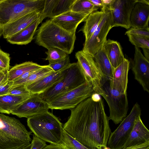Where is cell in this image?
Segmentation results:
<instances>
[{
	"instance_id": "6da1fadb",
	"label": "cell",
	"mask_w": 149,
	"mask_h": 149,
	"mask_svg": "<svg viewBox=\"0 0 149 149\" xmlns=\"http://www.w3.org/2000/svg\"><path fill=\"white\" fill-rule=\"evenodd\" d=\"M70 110L63 130L88 149H108L111 132L100 95L95 93Z\"/></svg>"
},
{
	"instance_id": "7a4b0ae2",
	"label": "cell",
	"mask_w": 149,
	"mask_h": 149,
	"mask_svg": "<svg viewBox=\"0 0 149 149\" xmlns=\"http://www.w3.org/2000/svg\"><path fill=\"white\" fill-rule=\"evenodd\" d=\"M36 33V42L47 49L57 48L68 54L74 49L76 39L75 33L66 31L50 19L42 24Z\"/></svg>"
},
{
	"instance_id": "3957f363",
	"label": "cell",
	"mask_w": 149,
	"mask_h": 149,
	"mask_svg": "<svg viewBox=\"0 0 149 149\" xmlns=\"http://www.w3.org/2000/svg\"><path fill=\"white\" fill-rule=\"evenodd\" d=\"M31 133L19 120L0 113V149H21L29 145Z\"/></svg>"
},
{
	"instance_id": "277c9868",
	"label": "cell",
	"mask_w": 149,
	"mask_h": 149,
	"mask_svg": "<svg viewBox=\"0 0 149 149\" xmlns=\"http://www.w3.org/2000/svg\"><path fill=\"white\" fill-rule=\"evenodd\" d=\"M28 126L37 137L50 144L62 146L63 126L58 119L48 111L27 118Z\"/></svg>"
},
{
	"instance_id": "5b68a950",
	"label": "cell",
	"mask_w": 149,
	"mask_h": 149,
	"mask_svg": "<svg viewBox=\"0 0 149 149\" xmlns=\"http://www.w3.org/2000/svg\"><path fill=\"white\" fill-rule=\"evenodd\" d=\"M86 81L78 63H70L64 68L62 78L39 95L47 103L55 98L79 87Z\"/></svg>"
},
{
	"instance_id": "8992f818",
	"label": "cell",
	"mask_w": 149,
	"mask_h": 149,
	"mask_svg": "<svg viewBox=\"0 0 149 149\" xmlns=\"http://www.w3.org/2000/svg\"><path fill=\"white\" fill-rule=\"evenodd\" d=\"M45 1L0 0V31L6 25L27 14L35 11L41 13Z\"/></svg>"
},
{
	"instance_id": "52a82bcc",
	"label": "cell",
	"mask_w": 149,
	"mask_h": 149,
	"mask_svg": "<svg viewBox=\"0 0 149 149\" xmlns=\"http://www.w3.org/2000/svg\"><path fill=\"white\" fill-rule=\"evenodd\" d=\"M95 93L92 84L87 81L79 87L55 98L47 103L49 109L71 110Z\"/></svg>"
},
{
	"instance_id": "ba28073f",
	"label": "cell",
	"mask_w": 149,
	"mask_h": 149,
	"mask_svg": "<svg viewBox=\"0 0 149 149\" xmlns=\"http://www.w3.org/2000/svg\"><path fill=\"white\" fill-rule=\"evenodd\" d=\"M101 8L104 11L102 19L91 37L85 41L82 50L93 57L102 48L109 32L113 27L110 6H105Z\"/></svg>"
},
{
	"instance_id": "9c48e42d",
	"label": "cell",
	"mask_w": 149,
	"mask_h": 149,
	"mask_svg": "<svg viewBox=\"0 0 149 149\" xmlns=\"http://www.w3.org/2000/svg\"><path fill=\"white\" fill-rule=\"evenodd\" d=\"M104 93L102 95L107 102L109 108V120L118 124L126 117L128 107L127 94L120 93L112 89L109 81H105L102 85Z\"/></svg>"
},
{
	"instance_id": "30bf717a",
	"label": "cell",
	"mask_w": 149,
	"mask_h": 149,
	"mask_svg": "<svg viewBox=\"0 0 149 149\" xmlns=\"http://www.w3.org/2000/svg\"><path fill=\"white\" fill-rule=\"evenodd\" d=\"M141 114L139 105L136 103L128 115L123 120L117 128L111 132L107 147L109 149H122L128 139L136 119Z\"/></svg>"
},
{
	"instance_id": "8fae6325",
	"label": "cell",
	"mask_w": 149,
	"mask_h": 149,
	"mask_svg": "<svg viewBox=\"0 0 149 149\" xmlns=\"http://www.w3.org/2000/svg\"><path fill=\"white\" fill-rule=\"evenodd\" d=\"M75 57L86 81L91 84L95 93L102 96L104 93L102 85L104 79L93 57L82 50L77 52Z\"/></svg>"
},
{
	"instance_id": "7c38bea8",
	"label": "cell",
	"mask_w": 149,
	"mask_h": 149,
	"mask_svg": "<svg viewBox=\"0 0 149 149\" xmlns=\"http://www.w3.org/2000/svg\"><path fill=\"white\" fill-rule=\"evenodd\" d=\"M49 109L47 103L38 94H32L13 109L11 113L28 118L47 112Z\"/></svg>"
},
{
	"instance_id": "4fadbf2b",
	"label": "cell",
	"mask_w": 149,
	"mask_h": 149,
	"mask_svg": "<svg viewBox=\"0 0 149 149\" xmlns=\"http://www.w3.org/2000/svg\"><path fill=\"white\" fill-rule=\"evenodd\" d=\"M137 0H115L110 6L113 26L127 29L130 28V19L132 9Z\"/></svg>"
},
{
	"instance_id": "5bb4252c",
	"label": "cell",
	"mask_w": 149,
	"mask_h": 149,
	"mask_svg": "<svg viewBox=\"0 0 149 149\" xmlns=\"http://www.w3.org/2000/svg\"><path fill=\"white\" fill-rule=\"evenodd\" d=\"M132 69L135 79L144 91L149 93V61L145 58L139 48L135 47Z\"/></svg>"
},
{
	"instance_id": "9a60e30c",
	"label": "cell",
	"mask_w": 149,
	"mask_h": 149,
	"mask_svg": "<svg viewBox=\"0 0 149 149\" xmlns=\"http://www.w3.org/2000/svg\"><path fill=\"white\" fill-rule=\"evenodd\" d=\"M90 14L76 13L70 10L50 19L66 31L76 33L78 25L84 22Z\"/></svg>"
},
{
	"instance_id": "2e32d148",
	"label": "cell",
	"mask_w": 149,
	"mask_h": 149,
	"mask_svg": "<svg viewBox=\"0 0 149 149\" xmlns=\"http://www.w3.org/2000/svg\"><path fill=\"white\" fill-rule=\"evenodd\" d=\"M40 12L35 11L22 16L4 26L0 30L1 35L7 38L24 29L40 16Z\"/></svg>"
},
{
	"instance_id": "e0dca14e",
	"label": "cell",
	"mask_w": 149,
	"mask_h": 149,
	"mask_svg": "<svg viewBox=\"0 0 149 149\" xmlns=\"http://www.w3.org/2000/svg\"><path fill=\"white\" fill-rule=\"evenodd\" d=\"M130 65L129 61L125 58L121 63L113 69L112 77L109 81L110 86L112 89L121 94H127Z\"/></svg>"
},
{
	"instance_id": "ac0fdd59",
	"label": "cell",
	"mask_w": 149,
	"mask_h": 149,
	"mask_svg": "<svg viewBox=\"0 0 149 149\" xmlns=\"http://www.w3.org/2000/svg\"><path fill=\"white\" fill-rule=\"evenodd\" d=\"M75 0H45L40 16L41 22L46 17L50 19L71 10Z\"/></svg>"
},
{
	"instance_id": "d6986e66",
	"label": "cell",
	"mask_w": 149,
	"mask_h": 149,
	"mask_svg": "<svg viewBox=\"0 0 149 149\" xmlns=\"http://www.w3.org/2000/svg\"><path fill=\"white\" fill-rule=\"evenodd\" d=\"M148 142H149V131L144 124L140 116L136 120L129 137L123 148Z\"/></svg>"
},
{
	"instance_id": "ffe728a7",
	"label": "cell",
	"mask_w": 149,
	"mask_h": 149,
	"mask_svg": "<svg viewBox=\"0 0 149 149\" xmlns=\"http://www.w3.org/2000/svg\"><path fill=\"white\" fill-rule=\"evenodd\" d=\"M149 5L139 1L134 5L130 19V27L143 28L148 26Z\"/></svg>"
},
{
	"instance_id": "44dd1931",
	"label": "cell",
	"mask_w": 149,
	"mask_h": 149,
	"mask_svg": "<svg viewBox=\"0 0 149 149\" xmlns=\"http://www.w3.org/2000/svg\"><path fill=\"white\" fill-rule=\"evenodd\" d=\"M64 68L59 71L53 72L34 82L26 86V89L31 94H39L42 93L62 78L64 74Z\"/></svg>"
},
{
	"instance_id": "7402d4cb",
	"label": "cell",
	"mask_w": 149,
	"mask_h": 149,
	"mask_svg": "<svg viewBox=\"0 0 149 149\" xmlns=\"http://www.w3.org/2000/svg\"><path fill=\"white\" fill-rule=\"evenodd\" d=\"M40 17L19 32L7 38V41L12 44L26 45L32 41L37 27L41 22Z\"/></svg>"
},
{
	"instance_id": "603a6c76",
	"label": "cell",
	"mask_w": 149,
	"mask_h": 149,
	"mask_svg": "<svg viewBox=\"0 0 149 149\" xmlns=\"http://www.w3.org/2000/svg\"><path fill=\"white\" fill-rule=\"evenodd\" d=\"M103 48L112 67L114 69L124 60L121 46L117 41L108 39L104 44Z\"/></svg>"
},
{
	"instance_id": "cb8c5ba5",
	"label": "cell",
	"mask_w": 149,
	"mask_h": 149,
	"mask_svg": "<svg viewBox=\"0 0 149 149\" xmlns=\"http://www.w3.org/2000/svg\"><path fill=\"white\" fill-rule=\"evenodd\" d=\"M94 59L105 81H109L112 78L114 68L110 62L103 48L93 56Z\"/></svg>"
},
{
	"instance_id": "d4e9b609",
	"label": "cell",
	"mask_w": 149,
	"mask_h": 149,
	"mask_svg": "<svg viewBox=\"0 0 149 149\" xmlns=\"http://www.w3.org/2000/svg\"><path fill=\"white\" fill-rule=\"evenodd\" d=\"M104 14L103 10L95 11L89 15L86 20L83 27L79 31H82L85 36V40L92 36L98 26Z\"/></svg>"
},
{
	"instance_id": "484cf974",
	"label": "cell",
	"mask_w": 149,
	"mask_h": 149,
	"mask_svg": "<svg viewBox=\"0 0 149 149\" xmlns=\"http://www.w3.org/2000/svg\"><path fill=\"white\" fill-rule=\"evenodd\" d=\"M30 96L7 94L0 96V113L10 114L13 109Z\"/></svg>"
},
{
	"instance_id": "4316f807",
	"label": "cell",
	"mask_w": 149,
	"mask_h": 149,
	"mask_svg": "<svg viewBox=\"0 0 149 149\" xmlns=\"http://www.w3.org/2000/svg\"><path fill=\"white\" fill-rule=\"evenodd\" d=\"M44 66L30 61L17 64L8 71V80L9 82H12L26 72L39 69Z\"/></svg>"
},
{
	"instance_id": "83f0119b",
	"label": "cell",
	"mask_w": 149,
	"mask_h": 149,
	"mask_svg": "<svg viewBox=\"0 0 149 149\" xmlns=\"http://www.w3.org/2000/svg\"><path fill=\"white\" fill-rule=\"evenodd\" d=\"M54 72L48 65L37 70L26 79L19 81L10 82L12 86L23 85L25 86L34 82Z\"/></svg>"
},
{
	"instance_id": "f1b7e54d",
	"label": "cell",
	"mask_w": 149,
	"mask_h": 149,
	"mask_svg": "<svg viewBox=\"0 0 149 149\" xmlns=\"http://www.w3.org/2000/svg\"><path fill=\"white\" fill-rule=\"evenodd\" d=\"M99 8L95 7L89 0H75L71 6V11L76 13L91 14Z\"/></svg>"
},
{
	"instance_id": "f546056e",
	"label": "cell",
	"mask_w": 149,
	"mask_h": 149,
	"mask_svg": "<svg viewBox=\"0 0 149 149\" xmlns=\"http://www.w3.org/2000/svg\"><path fill=\"white\" fill-rule=\"evenodd\" d=\"M45 53L47 56L45 60L49 61V64L63 60L69 55L64 51L56 48H52L48 49Z\"/></svg>"
},
{
	"instance_id": "4dcf8cb0",
	"label": "cell",
	"mask_w": 149,
	"mask_h": 149,
	"mask_svg": "<svg viewBox=\"0 0 149 149\" xmlns=\"http://www.w3.org/2000/svg\"><path fill=\"white\" fill-rule=\"evenodd\" d=\"M63 149H88L73 138L63 130Z\"/></svg>"
},
{
	"instance_id": "1f68e13d",
	"label": "cell",
	"mask_w": 149,
	"mask_h": 149,
	"mask_svg": "<svg viewBox=\"0 0 149 149\" xmlns=\"http://www.w3.org/2000/svg\"><path fill=\"white\" fill-rule=\"evenodd\" d=\"M129 41L135 47L149 49V38L140 36L127 34Z\"/></svg>"
},
{
	"instance_id": "d6a6232c",
	"label": "cell",
	"mask_w": 149,
	"mask_h": 149,
	"mask_svg": "<svg viewBox=\"0 0 149 149\" xmlns=\"http://www.w3.org/2000/svg\"><path fill=\"white\" fill-rule=\"evenodd\" d=\"M32 94L26 89L25 86L20 85L12 86L8 94L19 96H29Z\"/></svg>"
},
{
	"instance_id": "836d02e7",
	"label": "cell",
	"mask_w": 149,
	"mask_h": 149,
	"mask_svg": "<svg viewBox=\"0 0 149 149\" xmlns=\"http://www.w3.org/2000/svg\"><path fill=\"white\" fill-rule=\"evenodd\" d=\"M10 54L3 51L0 48V68L5 70H9Z\"/></svg>"
},
{
	"instance_id": "e575fe53",
	"label": "cell",
	"mask_w": 149,
	"mask_h": 149,
	"mask_svg": "<svg viewBox=\"0 0 149 149\" xmlns=\"http://www.w3.org/2000/svg\"><path fill=\"white\" fill-rule=\"evenodd\" d=\"M125 34H132L149 38V26L143 28H134L131 27L127 31Z\"/></svg>"
},
{
	"instance_id": "d590c367",
	"label": "cell",
	"mask_w": 149,
	"mask_h": 149,
	"mask_svg": "<svg viewBox=\"0 0 149 149\" xmlns=\"http://www.w3.org/2000/svg\"><path fill=\"white\" fill-rule=\"evenodd\" d=\"M70 63V57L68 55L65 59L53 63L49 64L48 65L54 72H56L63 69Z\"/></svg>"
},
{
	"instance_id": "8d00e7d4",
	"label": "cell",
	"mask_w": 149,
	"mask_h": 149,
	"mask_svg": "<svg viewBox=\"0 0 149 149\" xmlns=\"http://www.w3.org/2000/svg\"><path fill=\"white\" fill-rule=\"evenodd\" d=\"M31 144L30 149H42L47 145L45 141L37 137L34 135H33V139Z\"/></svg>"
},
{
	"instance_id": "74e56055",
	"label": "cell",
	"mask_w": 149,
	"mask_h": 149,
	"mask_svg": "<svg viewBox=\"0 0 149 149\" xmlns=\"http://www.w3.org/2000/svg\"><path fill=\"white\" fill-rule=\"evenodd\" d=\"M12 87L8 81L0 86V96L7 95Z\"/></svg>"
},
{
	"instance_id": "f35d334b",
	"label": "cell",
	"mask_w": 149,
	"mask_h": 149,
	"mask_svg": "<svg viewBox=\"0 0 149 149\" xmlns=\"http://www.w3.org/2000/svg\"><path fill=\"white\" fill-rule=\"evenodd\" d=\"M122 149H149V142L141 145Z\"/></svg>"
},
{
	"instance_id": "ab89813d",
	"label": "cell",
	"mask_w": 149,
	"mask_h": 149,
	"mask_svg": "<svg viewBox=\"0 0 149 149\" xmlns=\"http://www.w3.org/2000/svg\"><path fill=\"white\" fill-rule=\"evenodd\" d=\"M37 70H38V69H37ZM37 70H31V71H30L26 72H25V73H24V74H22V75H21L20 77H18V78H17L16 79H15L13 81H19V80H21L25 79H26V78H27V77H28L32 73L34 72ZM13 81H12V82H13Z\"/></svg>"
},
{
	"instance_id": "60d3db41",
	"label": "cell",
	"mask_w": 149,
	"mask_h": 149,
	"mask_svg": "<svg viewBox=\"0 0 149 149\" xmlns=\"http://www.w3.org/2000/svg\"><path fill=\"white\" fill-rule=\"evenodd\" d=\"M94 6L99 8L104 6L102 0H89Z\"/></svg>"
},
{
	"instance_id": "b9f144b4",
	"label": "cell",
	"mask_w": 149,
	"mask_h": 149,
	"mask_svg": "<svg viewBox=\"0 0 149 149\" xmlns=\"http://www.w3.org/2000/svg\"><path fill=\"white\" fill-rule=\"evenodd\" d=\"M42 149H63L62 147L58 145H54L50 144L47 145Z\"/></svg>"
},
{
	"instance_id": "7bdbcfd3",
	"label": "cell",
	"mask_w": 149,
	"mask_h": 149,
	"mask_svg": "<svg viewBox=\"0 0 149 149\" xmlns=\"http://www.w3.org/2000/svg\"><path fill=\"white\" fill-rule=\"evenodd\" d=\"M8 72H6L0 77V86L8 81Z\"/></svg>"
},
{
	"instance_id": "ee69618b",
	"label": "cell",
	"mask_w": 149,
	"mask_h": 149,
	"mask_svg": "<svg viewBox=\"0 0 149 149\" xmlns=\"http://www.w3.org/2000/svg\"><path fill=\"white\" fill-rule=\"evenodd\" d=\"M145 58L149 61V49H142Z\"/></svg>"
},
{
	"instance_id": "f6af8a7d",
	"label": "cell",
	"mask_w": 149,
	"mask_h": 149,
	"mask_svg": "<svg viewBox=\"0 0 149 149\" xmlns=\"http://www.w3.org/2000/svg\"><path fill=\"white\" fill-rule=\"evenodd\" d=\"M115 0H102L104 6H111L114 3Z\"/></svg>"
},
{
	"instance_id": "bcb514c9",
	"label": "cell",
	"mask_w": 149,
	"mask_h": 149,
	"mask_svg": "<svg viewBox=\"0 0 149 149\" xmlns=\"http://www.w3.org/2000/svg\"><path fill=\"white\" fill-rule=\"evenodd\" d=\"M8 71L5 70L0 68V77Z\"/></svg>"
},
{
	"instance_id": "7dc6e473",
	"label": "cell",
	"mask_w": 149,
	"mask_h": 149,
	"mask_svg": "<svg viewBox=\"0 0 149 149\" xmlns=\"http://www.w3.org/2000/svg\"><path fill=\"white\" fill-rule=\"evenodd\" d=\"M31 143H30L29 145H28L26 146H25V147L21 148V149H30L31 148Z\"/></svg>"
},
{
	"instance_id": "c3c4849f",
	"label": "cell",
	"mask_w": 149,
	"mask_h": 149,
	"mask_svg": "<svg viewBox=\"0 0 149 149\" xmlns=\"http://www.w3.org/2000/svg\"><path fill=\"white\" fill-rule=\"evenodd\" d=\"M1 33H0V38L1 37Z\"/></svg>"
},
{
	"instance_id": "681fc988",
	"label": "cell",
	"mask_w": 149,
	"mask_h": 149,
	"mask_svg": "<svg viewBox=\"0 0 149 149\" xmlns=\"http://www.w3.org/2000/svg\"></svg>"
}]
</instances>
